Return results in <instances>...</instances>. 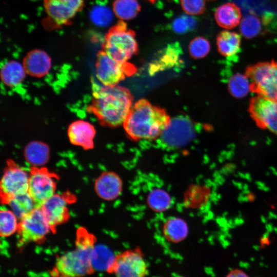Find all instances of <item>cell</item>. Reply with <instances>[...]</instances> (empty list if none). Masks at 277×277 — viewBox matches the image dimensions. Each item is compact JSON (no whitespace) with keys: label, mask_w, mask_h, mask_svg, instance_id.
Here are the masks:
<instances>
[{"label":"cell","mask_w":277,"mask_h":277,"mask_svg":"<svg viewBox=\"0 0 277 277\" xmlns=\"http://www.w3.org/2000/svg\"><path fill=\"white\" fill-rule=\"evenodd\" d=\"M133 97L127 88L93 86V97L88 111L104 126L116 127L124 123L132 107Z\"/></svg>","instance_id":"6da1fadb"},{"label":"cell","mask_w":277,"mask_h":277,"mask_svg":"<svg viewBox=\"0 0 277 277\" xmlns=\"http://www.w3.org/2000/svg\"><path fill=\"white\" fill-rule=\"evenodd\" d=\"M170 119L164 109L141 99L131 107L123 126L133 140L153 139L160 136Z\"/></svg>","instance_id":"7a4b0ae2"},{"label":"cell","mask_w":277,"mask_h":277,"mask_svg":"<svg viewBox=\"0 0 277 277\" xmlns=\"http://www.w3.org/2000/svg\"><path fill=\"white\" fill-rule=\"evenodd\" d=\"M93 245L91 235L82 233L78 236L75 249L58 259L57 271L64 277H80L88 274L92 269L90 255Z\"/></svg>","instance_id":"3957f363"},{"label":"cell","mask_w":277,"mask_h":277,"mask_svg":"<svg viewBox=\"0 0 277 277\" xmlns=\"http://www.w3.org/2000/svg\"><path fill=\"white\" fill-rule=\"evenodd\" d=\"M103 50L118 62H127L138 50L135 32L120 20L107 32Z\"/></svg>","instance_id":"277c9868"},{"label":"cell","mask_w":277,"mask_h":277,"mask_svg":"<svg viewBox=\"0 0 277 277\" xmlns=\"http://www.w3.org/2000/svg\"><path fill=\"white\" fill-rule=\"evenodd\" d=\"M251 91L261 97L277 100V62H260L247 68Z\"/></svg>","instance_id":"5b68a950"},{"label":"cell","mask_w":277,"mask_h":277,"mask_svg":"<svg viewBox=\"0 0 277 277\" xmlns=\"http://www.w3.org/2000/svg\"><path fill=\"white\" fill-rule=\"evenodd\" d=\"M136 71L131 64L118 62L104 50L100 51L95 64V75L98 81L105 86H114L127 76Z\"/></svg>","instance_id":"8992f818"},{"label":"cell","mask_w":277,"mask_h":277,"mask_svg":"<svg viewBox=\"0 0 277 277\" xmlns=\"http://www.w3.org/2000/svg\"><path fill=\"white\" fill-rule=\"evenodd\" d=\"M196 127L193 122L189 118L178 116L170 119L160 136L162 142L168 147H183L195 137Z\"/></svg>","instance_id":"52a82bcc"},{"label":"cell","mask_w":277,"mask_h":277,"mask_svg":"<svg viewBox=\"0 0 277 277\" xmlns=\"http://www.w3.org/2000/svg\"><path fill=\"white\" fill-rule=\"evenodd\" d=\"M57 177L44 168H33L30 172L28 193L36 208L55 194Z\"/></svg>","instance_id":"ba28073f"},{"label":"cell","mask_w":277,"mask_h":277,"mask_svg":"<svg viewBox=\"0 0 277 277\" xmlns=\"http://www.w3.org/2000/svg\"><path fill=\"white\" fill-rule=\"evenodd\" d=\"M53 230L41 208H35L19 220L18 232L24 243L35 242L44 239Z\"/></svg>","instance_id":"9c48e42d"},{"label":"cell","mask_w":277,"mask_h":277,"mask_svg":"<svg viewBox=\"0 0 277 277\" xmlns=\"http://www.w3.org/2000/svg\"><path fill=\"white\" fill-rule=\"evenodd\" d=\"M30 172L16 164H10L2 176L0 187L2 201L12 196L27 193Z\"/></svg>","instance_id":"30bf717a"},{"label":"cell","mask_w":277,"mask_h":277,"mask_svg":"<svg viewBox=\"0 0 277 277\" xmlns=\"http://www.w3.org/2000/svg\"><path fill=\"white\" fill-rule=\"evenodd\" d=\"M249 111L259 127L277 135V100L256 96L251 100Z\"/></svg>","instance_id":"8fae6325"},{"label":"cell","mask_w":277,"mask_h":277,"mask_svg":"<svg viewBox=\"0 0 277 277\" xmlns=\"http://www.w3.org/2000/svg\"><path fill=\"white\" fill-rule=\"evenodd\" d=\"M85 0H44L46 14L53 24L62 26L70 23L83 8Z\"/></svg>","instance_id":"7c38bea8"},{"label":"cell","mask_w":277,"mask_h":277,"mask_svg":"<svg viewBox=\"0 0 277 277\" xmlns=\"http://www.w3.org/2000/svg\"><path fill=\"white\" fill-rule=\"evenodd\" d=\"M113 271L116 277H145L147 266L141 254L127 251L117 257Z\"/></svg>","instance_id":"4fadbf2b"},{"label":"cell","mask_w":277,"mask_h":277,"mask_svg":"<svg viewBox=\"0 0 277 277\" xmlns=\"http://www.w3.org/2000/svg\"><path fill=\"white\" fill-rule=\"evenodd\" d=\"M68 201L65 196L55 193L46 201L40 207L53 229L68 219Z\"/></svg>","instance_id":"5bb4252c"},{"label":"cell","mask_w":277,"mask_h":277,"mask_svg":"<svg viewBox=\"0 0 277 277\" xmlns=\"http://www.w3.org/2000/svg\"><path fill=\"white\" fill-rule=\"evenodd\" d=\"M95 135L94 127L89 122L84 120L73 122L68 129L70 142L85 149H90L93 147Z\"/></svg>","instance_id":"9a60e30c"},{"label":"cell","mask_w":277,"mask_h":277,"mask_svg":"<svg viewBox=\"0 0 277 277\" xmlns=\"http://www.w3.org/2000/svg\"><path fill=\"white\" fill-rule=\"evenodd\" d=\"M23 64L27 74L34 77H41L49 72L51 60L44 51L35 49L27 54Z\"/></svg>","instance_id":"2e32d148"},{"label":"cell","mask_w":277,"mask_h":277,"mask_svg":"<svg viewBox=\"0 0 277 277\" xmlns=\"http://www.w3.org/2000/svg\"><path fill=\"white\" fill-rule=\"evenodd\" d=\"M122 182L113 172L103 173L96 180L94 188L98 196L103 200L111 201L116 199L122 190Z\"/></svg>","instance_id":"e0dca14e"},{"label":"cell","mask_w":277,"mask_h":277,"mask_svg":"<svg viewBox=\"0 0 277 277\" xmlns=\"http://www.w3.org/2000/svg\"><path fill=\"white\" fill-rule=\"evenodd\" d=\"M117 257L108 246L93 245L90 255L91 269L98 272L113 271Z\"/></svg>","instance_id":"ac0fdd59"},{"label":"cell","mask_w":277,"mask_h":277,"mask_svg":"<svg viewBox=\"0 0 277 277\" xmlns=\"http://www.w3.org/2000/svg\"><path fill=\"white\" fill-rule=\"evenodd\" d=\"M242 17L240 8L235 4L226 3L215 10L214 18L217 24L225 29H232L238 26Z\"/></svg>","instance_id":"d6986e66"},{"label":"cell","mask_w":277,"mask_h":277,"mask_svg":"<svg viewBox=\"0 0 277 277\" xmlns=\"http://www.w3.org/2000/svg\"><path fill=\"white\" fill-rule=\"evenodd\" d=\"M24 156L26 160L33 168H41L48 162L50 156V149L45 143L33 141L25 147Z\"/></svg>","instance_id":"ffe728a7"},{"label":"cell","mask_w":277,"mask_h":277,"mask_svg":"<svg viewBox=\"0 0 277 277\" xmlns=\"http://www.w3.org/2000/svg\"><path fill=\"white\" fill-rule=\"evenodd\" d=\"M241 38L236 32L224 30L216 37V45L219 53L226 57H232L240 51Z\"/></svg>","instance_id":"44dd1931"},{"label":"cell","mask_w":277,"mask_h":277,"mask_svg":"<svg viewBox=\"0 0 277 277\" xmlns=\"http://www.w3.org/2000/svg\"><path fill=\"white\" fill-rule=\"evenodd\" d=\"M27 73L23 64L16 61L6 63L1 71L3 82L7 86L15 87L24 80Z\"/></svg>","instance_id":"7402d4cb"},{"label":"cell","mask_w":277,"mask_h":277,"mask_svg":"<svg viewBox=\"0 0 277 277\" xmlns=\"http://www.w3.org/2000/svg\"><path fill=\"white\" fill-rule=\"evenodd\" d=\"M21 220L36 208L34 202L28 192L17 195L3 202Z\"/></svg>","instance_id":"603a6c76"},{"label":"cell","mask_w":277,"mask_h":277,"mask_svg":"<svg viewBox=\"0 0 277 277\" xmlns=\"http://www.w3.org/2000/svg\"><path fill=\"white\" fill-rule=\"evenodd\" d=\"M112 6L113 13L122 21L134 18L141 11L137 0H115Z\"/></svg>","instance_id":"cb8c5ba5"},{"label":"cell","mask_w":277,"mask_h":277,"mask_svg":"<svg viewBox=\"0 0 277 277\" xmlns=\"http://www.w3.org/2000/svg\"><path fill=\"white\" fill-rule=\"evenodd\" d=\"M164 234L167 239L173 242L183 240L187 235V225L181 219L173 217L169 219L164 226Z\"/></svg>","instance_id":"d4e9b609"},{"label":"cell","mask_w":277,"mask_h":277,"mask_svg":"<svg viewBox=\"0 0 277 277\" xmlns=\"http://www.w3.org/2000/svg\"><path fill=\"white\" fill-rule=\"evenodd\" d=\"M19 220L9 209L4 207L0 212V234L3 237L10 236L18 231Z\"/></svg>","instance_id":"484cf974"},{"label":"cell","mask_w":277,"mask_h":277,"mask_svg":"<svg viewBox=\"0 0 277 277\" xmlns=\"http://www.w3.org/2000/svg\"><path fill=\"white\" fill-rule=\"evenodd\" d=\"M230 93L236 98L246 96L251 90V84L246 74L236 73L231 76L228 83Z\"/></svg>","instance_id":"4316f807"},{"label":"cell","mask_w":277,"mask_h":277,"mask_svg":"<svg viewBox=\"0 0 277 277\" xmlns=\"http://www.w3.org/2000/svg\"><path fill=\"white\" fill-rule=\"evenodd\" d=\"M262 24L259 17L255 14H248L241 20L240 30L246 38H251L261 32Z\"/></svg>","instance_id":"83f0119b"},{"label":"cell","mask_w":277,"mask_h":277,"mask_svg":"<svg viewBox=\"0 0 277 277\" xmlns=\"http://www.w3.org/2000/svg\"><path fill=\"white\" fill-rule=\"evenodd\" d=\"M171 199L168 194L160 189L153 190L149 194L148 202L150 206L157 211L167 209L171 204Z\"/></svg>","instance_id":"f1b7e54d"},{"label":"cell","mask_w":277,"mask_h":277,"mask_svg":"<svg viewBox=\"0 0 277 277\" xmlns=\"http://www.w3.org/2000/svg\"><path fill=\"white\" fill-rule=\"evenodd\" d=\"M90 17L95 25L106 26L112 22L113 14L109 8L103 6H96L92 9Z\"/></svg>","instance_id":"f546056e"},{"label":"cell","mask_w":277,"mask_h":277,"mask_svg":"<svg viewBox=\"0 0 277 277\" xmlns=\"http://www.w3.org/2000/svg\"><path fill=\"white\" fill-rule=\"evenodd\" d=\"M210 50V43L206 38L202 36L194 38L189 45V54L194 58L205 57L209 53Z\"/></svg>","instance_id":"4dcf8cb0"},{"label":"cell","mask_w":277,"mask_h":277,"mask_svg":"<svg viewBox=\"0 0 277 277\" xmlns=\"http://www.w3.org/2000/svg\"><path fill=\"white\" fill-rule=\"evenodd\" d=\"M181 7L187 14L200 15L204 13L206 0H180Z\"/></svg>","instance_id":"1f68e13d"},{"label":"cell","mask_w":277,"mask_h":277,"mask_svg":"<svg viewBox=\"0 0 277 277\" xmlns=\"http://www.w3.org/2000/svg\"><path fill=\"white\" fill-rule=\"evenodd\" d=\"M187 24L182 19H177L173 24L174 29L177 32L186 31Z\"/></svg>","instance_id":"d6a6232c"},{"label":"cell","mask_w":277,"mask_h":277,"mask_svg":"<svg viewBox=\"0 0 277 277\" xmlns=\"http://www.w3.org/2000/svg\"><path fill=\"white\" fill-rule=\"evenodd\" d=\"M226 277H249V276L244 271L235 269L231 270Z\"/></svg>","instance_id":"836d02e7"},{"label":"cell","mask_w":277,"mask_h":277,"mask_svg":"<svg viewBox=\"0 0 277 277\" xmlns=\"http://www.w3.org/2000/svg\"><path fill=\"white\" fill-rule=\"evenodd\" d=\"M147 1H149V2L152 4L154 3L156 1V0H147Z\"/></svg>","instance_id":"e575fe53"},{"label":"cell","mask_w":277,"mask_h":277,"mask_svg":"<svg viewBox=\"0 0 277 277\" xmlns=\"http://www.w3.org/2000/svg\"><path fill=\"white\" fill-rule=\"evenodd\" d=\"M208 1H212V0H208Z\"/></svg>","instance_id":"d590c367"}]
</instances>
